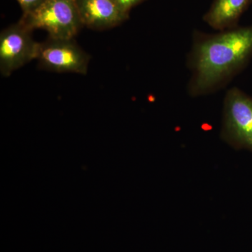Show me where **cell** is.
Instances as JSON below:
<instances>
[{"label": "cell", "instance_id": "obj_8", "mask_svg": "<svg viewBox=\"0 0 252 252\" xmlns=\"http://www.w3.org/2000/svg\"><path fill=\"white\" fill-rule=\"evenodd\" d=\"M23 11V16L32 14L46 0H16Z\"/></svg>", "mask_w": 252, "mask_h": 252}, {"label": "cell", "instance_id": "obj_1", "mask_svg": "<svg viewBox=\"0 0 252 252\" xmlns=\"http://www.w3.org/2000/svg\"><path fill=\"white\" fill-rule=\"evenodd\" d=\"M208 34L193 33L187 57V91L193 97L213 94L243 70L252 58V26Z\"/></svg>", "mask_w": 252, "mask_h": 252}, {"label": "cell", "instance_id": "obj_2", "mask_svg": "<svg viewBox=\"0 0 252 252\" xmlns=\"http://www.w3.org/2000/svg\"><path fill=\"white\" fill-rule=\"evenodd\" d=\"M20 21L31 31L44 30L56 39H74L84 26L76 0H46Z\"/></svg>", "mask_w": 252, "mask_h": 252}, {"label": "cell", "instance_id": "obj_9", "mask_svg": "<svg viewBox=\"0 0 252 252\" xmlns=\"http://www.w3.org/2000/svg\"><path fill=\"white\" fill-rule=\"evenodd\" d=\"M117 6L126 14H130L132 9L147 0H113Z\"/></svg>", "mask_w": 252, "mask_h": 252}, {"label": "cell", "instance_id": "obj_3", "mask_svg": "<svg viewBox=\"0 0 252 252\" xmlns=\"http://www.w3.org/2000/svg\"><path fill=\"white\" fill-rule=\"evenodd\" d=\"M220 137L233 148L252 152V97L238 88L225 94Z\"/></svg>", "mask_w": 252, "mask_h": 252}, {"label": "cell", "instance_id": "obj_6", "mask_svg": "<svg viewBox=\"0 0 252 252\" xmlns=\"http://www.w3.org/2000/svg\"><path fill=\"white\" fill-rule=\"evenodd\" d=\"M83 26L91 29H110L125 22L129 15L113 0H76Z\"/></svg>", "mask_w": 252, "mask_h": 252}, {"label": "cell", "instance_id": "obj_4", "mask_svg": "<svg viewBox=\"0 0 252 252\" xmlns=\"http://www.w3.org/2000/svg\"><path fill=\"white\" fill-rule=\"evenodd\" d=\"M21 21L5 28L0 34V72L4 77L37 59L40 43Z\"/></svg>", "mask_w": 252, "mask_h": 252}, {"label": "cell", "instance_id": "obj_7", "mask_svg": "<svg viewBox=\"0 0 252 252\" xmlns=\"http://www.w3.org/2000/svg\"><path fill=\"white\" fill-rule=\"evenodd\" d=\"M252 3V0H214L203 15L204 22L217 31L237 28L242 15Z\"/></svg>", "mask_w": 252, "mask_h": 252}, {"label": "cell", "instance_id": "obj_5", "mask_svg": "<svg viewBox=\"0 0 252 252\" xmlns=\"http://www.w3.org/2000/svg\"><path fill=\"white\" fill-rule=\"evenodd\" d=\"M42 69L58 73H88L90 56L74 39L49 37L40 43L37 59Z\"/></svg>", "mask_w": 252, "mask_h": 252}]
</instances>
